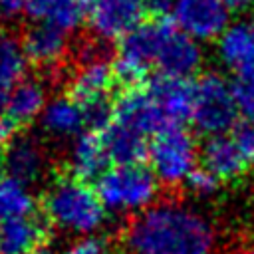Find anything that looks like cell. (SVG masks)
Instances as JSON below:
<instances>
[{"instance_id": "6da1fadb", "label": "cell", "mask_w": 254, "mask_h": 254, "mask_svg": "<svg viewBox=\"0 0 254 254\" xmlns=\"http://www.w3.org/2000/svg\"><path fill=\"white\" fill-rule=\"evenodd\" d=\"M123 248L127 254H216L218 230L198 206L165 198L131 218Z\"/></svg>"}, {"instance_id": "7a4b0ae2", "label": "cell", "mask_w": 254, "mask_h": 254, "mask_svg": "<svg viewBox=\"0 0 254 254\" xmlns=\"http://www.w3.org/2000/svg\"><path fill=\"white\" fill-rule=\"evenodd\" d=\"M200 42L185 34L175 20H145L127 34L117 48L113 62L115 75L127 85L141 83L151 67L175 77H190L202 67Z\"/></svg>"}, {"instance_id": "3957f363", "label": "cell", "mask_w": 254, "mask_h": 254, "mask_svg": "<svg viewBox=\"0 0 254 254\" xmlns=\"http://www.w3.org/2000/svg\"><path fill=\"white\" fill-rule=\"evenodd\" d=\"M42 206L48 222L73 238L97 234L109 214L97 189L73 175L54 181L44 192Z\"/></svg>"}, {"instance_id": "277c9868", "label": "cell", "mask_w": 254, "mask_h": 254, "mask_svg": "<svg viewBox=\"0 0 254 254\" xmlns=\"http://www.w3.org/2000/svg\"><path fill=\"white\" fill-rule=\"evenodd\" d=\"M159 181L141 163H113L95 181L105 208L119 216H137L159 200Z\"/></svg>"}, {"instance_id": "5b68a950", "label": "cell", "mask_w": 254, "mask_h": 254, "mask_svg": "<svg viewBox=\"0 0 254 254\" xmlns=\"http://www.w3.org/2000/svg\"><path fill=\"white\" fill-rule=\"evenodd\" d=\"M149 169L161 185L179 187L187 185L190 175L198 169L200 149L192 133L183 125L167 127L149 141Z\"/></svg>"}, {"instance_id": "8992f818", "label": "cell", "mask_w": 254, "mask_h": 254, "mask_svg": "<svg viewBox=\"0 0 254 254\" xmlns=\"http://www.w3.org/2000/svg\"><path fill=\"white\" fill-rule=\"evenodd\" d=\"M240 113L234 85L220 73L208 71L194 83L190 121L198 133L206 137L228 133L236 127Z\"/></svg>"}, {"instance_id": "52a82bcc", "label": "cell", "mask_w": 254, "mask_h": 254, "mask_svg": "<svg viewBox=\"0 0 254 254\" xmlns=\"http://www.w3.org/2000/svg\"><path fill=\"white\" fill-rule=\"evenodd\" d=\"M113 64L97 52H89L81 58L69 79V93L83 103L89 115L91 129H101L111 119V107L107 97L115 85Z\"/></svg>"}, {"instance_id": "ba28073f", "label": "cell", "mask_w": 254, "mask_h": 254, "mask_svg": "<svg viewBox=\"0 0 254 254\" xmlns=\"http://www.w3.org/2000/svg\"><path fill=\"white\" fill-rule=\"evenodd\" d=\"M147 0H95L87 6V24L101 42H121L145 22Z\"/></svg>"}, {"instance_id": "9c48e42d", "label": "cell", "mask_w": 254, "mask_h": 254, "mask_svg": "<svg viewBox=\"0 0 254 254\" xmlns=\"http://www.w3.org/2000/svg\"><path fill=\"white\" fill-rule=\"evenodd\" d=\"M175 24L196 42H216L230 26V8L224 0H175Z\"/></svg>"}, {"instance_id": "30bf717a", "label": "cell", "mask_w": 254, "mask_h": 254, "mask_svg": "<svg viewBox=\"0 0 254 254\" xmlns=\"http://www.w3.org/2000/svg\"><path fill=\"white\" fill-rule=\"evenodd\" d=\"M111 121L129 127L141 135L155 137L159 131L171 127L163 109L159 107L157 99L153 97V93L149 91V87H129L127 91H123L117 101L111 107ZM175 127V125H173Z\"/></svg>"}, {"instance_id": "8fae6325", "label": "cell", "mask_w": 254, "mask_h": 254, "mask_svg": "<svg viewBox=\"0 0 254 254\" xmlns=\"http://www.w3.org/2000/svg\"><path fill=\"white\" fill-rule=\"evenodd\" d=\"M40 127L50 139L56 141L75 139L85 129H91L87 109L71 93L50 97L40 117Z\"/></svg>"}, {"instance_id": "7c38bea8", "label": "cell", "mask_w": 254, "mask_h": 254, "mask_svg": "<svg viewBox=\"0 0 254 254\" xmlns=\"http://www.w3.org/2000/svg\"><path fill=\"white\" fill-rule=\"evenodd\" d=\"M111 159L101 135V129H85L67 149V167L81 181H97L109 167Z\"/></svg>"}, {"instance_id": "4fadbf2b", "label": "cell", "mask_w": 254, "mask_h": 254, "mask_svg": "<svg viewBox=\"0 0 254 254\" xmlns=\"http://www.w3.org/2000/svg\"><path fill=\"white\" fill-rule=\"evenodd\" d=\"M147 87L157 99L171 127L190 121L192 101H194V83L189 81V77L159 73L147 83Z\"/></svg>"}, {"instance_id": "5bb4252c", "label": "cell", "mask_w": 254, "mask_h": 254, "mask_svg": "<svg viewBox=\"0 0 254 254\" xmlns=\"http://www.w3.org/2000/svg\"><path fill=\"white\" fill-rule=\"evenodd\" d=\"M67 36L69 34L58 28L44 26V24H32L22 36V48L26 52L28 62L42 69H54L62 65L69 54Z\"/></svg>"}, {"instance_id": "9a60e30c", "label": "cell", "mask_w": 254, "mask_h": 254, "mask_svg": "<svg viewBox=\"0 0 254 254\" xmlns=\"http://www.w3.org/2000/svg\"><path fill=\"white\" fill-rule=\"evenodd\" d=\"M4 167L6 173L34 185L44 179L48 173V153L46 147L32 135L12 137L4 151Z\"/></svg>"}, {"instance_id": "2e32d148", "label": "cell", "mask_w": 254, "mask_h": 254, "mask_svg": "<svg viewBox=\"0 0 254 254\" xmlns=\"http://www.w3.org/2000/svg\"><path fill=\"white\" fill-rule=\"evenodd\" d=\"M216 58L232 73L242 75L254 69V26L248 22L230 24L216 40Z\"/></svg>"}, {"instance_id": "e0dca14e", "label": "cell", "mask_w": 254, "mask_h": 254, "mask_svg": "<svg viewBox=\"0 0 254 254\" xmlns=\"http://www.w3.org/2000/svg\"><path fill=\"white\" fill-rule=\"evenodd\" d=\"M200 161L202 167L220 181L238 179L250 163L230 133L208 137L206 143L200 147Z\"/></svg>"}, {"instance_id": "ac0fdd59", "label": "cell", "mask_w": 254, "mask_h": 254, "mask_svg": "<svg viewBox=\"0 0 254 254\" xmlns=\"http://www.w3.org/2000/svg\"><path fill=\"white\" fill-rule=\"evenodd\" d=\"M48 101H50V97H48L46 83L38 77H26L12 91L2 113H4V119L12 127L30 125L34 121H40Z\"/></svg>"}, {"instance_id": "d6986e66", "label": "cell", "mask_w": 254, "mask_h": 254, "mask_svg": "<svg viewBox=\"0 0 254 254\" xmlns=\"http://www.w3.org/2000/svg\"><path fill=\"white\" fill-rule=\"evenodd\" d=\"M46 242V226L34 214L0 222V254H34Z\"/></svg>"}, {"instance_id": "ffe728a7", "label": "cell", "mask_w": 254, "mask_h": 254, "mask_svg": "<svg viewBox=\"0 0 254 254\" xmlns=\"http://www.w3.org/2000/svg\"><path fill=\"white\" fill-rule=\"evenodd\" d=\"M26 14L34 24L52 26L71 34L83 24L87 8L83 0H30Z\"/></svg>"}, {"instance_id": "44dd1931", "label": "cell", "mask_w": 254, "mask_h": 254, "mask_svg": "<svg viewBox=\"0 0 254 254\" xmlns=\"http://www.w3.org/2000/svg\"><path fill=\"white\" fill-rule=\"evenodd\" d=\"M101 135L113 163H141L143 157H147L149 151V141L145 135L123 127L115 121L109 119L105 127H101Z\"/></svg>"}, {"instance_id": "7402d4cb", "label": "cell", "mask_w": 254, "mask_h": 254, "mask_svg": "<svg viewBox=\"0 0 254 254\" xmlns=\"http://www.w3.org/2000/svg\"><path fill=\"white\" fill-rule=\"evenodd\" d=\"M28 64L22 42L12 36H0V111L12 91L28 77Z\"/></svg>"}, {"instance_id": "603a6c76", "label": "cell", "mask_w": 254, "mask_h": 254, "mask_svg": "<svg viewBox=\"0 0 254 254\" xmlns=\"http://www.w3.org/2000/svg\"><path fill=\"white\" fill-rule=\"evenodd\" d=\"M36 208V194L32 185L12 177L0 175V222L34 214Z\"/></svg>"}, {"instance_id": "cb8c5ba5", "label": "cell", "mask_w": 254, "mask_h": 254, "mask_svg": "<svg viewBox=\"0 0 254 254\" xmlns=\"http://www.w3.org/2000/svg\"><path fill=\"white\" fill-rule=\"evenodd\" d=\"M220 179L214 177L210 171H206L204 167L202 169H196L190 179L187 181V189L190 190V194H194L196 198H210L212 194H216L218 187H220Z\"/></svg>"}, {"instance_id": "d4e9b609", "label": "cell", "mask_w": 254, "mask_h": 254, "mask_svg": "<svg viewBox=\"0 0 254 254\" xmlns=\"http://www.w3.org/2000/svg\"><path fill=\"white\" fill-rule=\"evenodd\" d=\"M232 85H234V93H236L240 111L246 113L248 119H254V69L248 73L236 75Z\"/></svg>"}, {"instance_id": "484cf974", "label": "cell", "mask_w": 254, "mask_h": 254, "mask_svg": "<svg viewBox=\"0 0 254 254\" xmlns=\"http://www.w3.org/2000/svg\"><path fill=\"white\" fill-rule=\"evenodd\" d=\"M56 254H107V244L101 236H79L73 238L69 244H65L62 250H56Z\"/></svg>"}, {"instance_id": "4316f807", "label": "cell", "mask_w": 254, "mask_h": 254, "mask_svg": "<svg viewBox=\"0 0 254 254\" xmlns=\"http://www.w3.org/2000/svg\"><path fill=\"white\" fill-rule=\"evenodd\" d=\"M240 151L246 155L248 161H254V119L238 121L236 127L230 131Z\"/></svg>"}, {"instance_id": "83f0119b", "label": "cell", "mask_w": 254, "mask_h": 254, "mask_svg": "<svg viewBox=\"0 0 254 254\" xmlns=\"http://www.w3.org/2000/svg\"><path fill=\"white\" fill-rule=\"evenodd\" d=\"M30 0H0V10L4 16H20L26 14Z\"/></svg>"}, {"instance_id": "f1b7e54d", "label": "cell", "mask_w": 254, "mask_h": 254, "mask_svg": "<svg viewBox=\"0 0 254 254\" xmlns=\"http://www.w3.org/2000/svg\"><path fill=\"white\" fill-rule=\"evenodd\" d=\"M10 141H12V125L4 117H0V167L4 165V151Z\"/></svg>"}, {"instance_id": "f546056e", "label": "cell", "mask_w": 254, "mask_h": 254, "mask_svg": "<svg viewBox=\"0 0 254 254\" xmlns=\"http://www.w3.org/2000/svg\"><path fill=\"white\" fill-rule=\"evenodd\" d=\"M224 4L232 12H246V10L254 8V0H224Z\"/></svg>"}, {"instance_id": "4dcf8cb0", "label": "cell", "mask_w": 254, "mask_h": 254, "mask_svg": "<svg viewBox=\"0 0 254 254\" xmlns=\"http://www.w3.org/2000/svg\"><path fill=\"white\" fill-rule=\"evenodd\" d=\"M173 2H175V0H147V4H149V6L159 8V10H165V8L173 6Z\"/></svg>"}, {"instance_id": "1f68e13d", "label": "cell", "mask_w": 254, "mask_h": 254, "mask_svg": "<svg viewBox=\"0 0 254 254\" xmlns=\"http://www.w3.org/2000/svg\"><path fill=\"white\" fill-rule=\"evenodd\" d=\"M230 254H254V244H244V246H238V248H234Z\"/></svg>"}, {"instance_id": "d6a6232c", "label": "cell", "mask_w": 254, "mask_h": 254, "mask_svg": "<svg viewBox=\"0 0 254 254\" xmlns=\"http://www.w3.org/2000/svg\"><path fill=\"white\" fill-rule=\"evenodd\" d=\"M34 254H56V250H52V248H48V246H42V248L36 250Z\"/></svg>"}, {"instance_id": "836d02e7", "label": "cell", "mask_w": 254, "mask_h": 254, "mask_svg": "<svg viewBox=\"0 0 254 254\" xmlns=\"http://www.w3.org/2000/svg\"><path fill=\"white\" fill-rule=\"evenodd\" d=\"M2 16H4V14H2V10H0V30H2Z\"/></svg>"}, {"instance_id": "e575fe53", "label": "cell", "mask_w": 254, "mask_h": 254, "mask_svg": "<svg viewBox=\"0 0 254 254\" xmlns=\"http://www.w3.org/2000/svg\"><path fill=\"white\" fill-rule=\"evenodd\" d=\"M250 24H252V26H254V18H252V22H250Z\"/></svg>"}]
</instances>
